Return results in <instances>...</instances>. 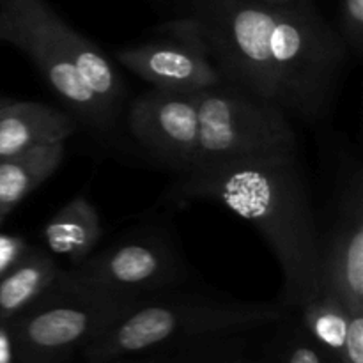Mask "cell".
<instances>
[{"mask_svg": "<svg viewBox=\"0 0 363 363\" xmlns=\"http://www.w3.org/2000/svg\"><path fill=\"white\" fill-rule=\"evenodd\" d=\"M294 312L307 335L333 360L340 363L350 315L353 312L342 298L335 291L321 287Z\"/></svg>", "mask_w": 363, "mask_h": 363, "instance_id": "15", "label": "cell"}, {"mask_svg": "<svg viewBox=\"0 0 363 363\" xmlns=\"http://www.w3.org/2000/svg\"><path fill=\"white\" fill-rule=\"evenodd\" d=\"M0 41L30 59L77 123L98 133L113 130L126 96L116 64L48 0H0Z\"/></svg>", "mask_w": 363, "mask_h": 363, "instance_id": "3", "label": "cell"}, {"mask_svg": "<svg viewBox=\"0 0 363 363\" xmlns=\"http://www.w3.org/2000/svg\"><path fill=\"white\" fill-rule=\"evenodd\" d=\"M194 99L199 116L195 167L296 151L293 117L280 106L227 82L195 92Z\"/></svg>", "mask_w": 363, "mask_h": 363, "instance_id": "6", "label": "cell"}, {"mask_svg": "<svg viewBox=\"0 0 363 363\" xmlns=\"http://www.w3.org/2000/svg\"><path fill=\"white\" fill-rule=\"evenodd\" d=\"M32 245L23 236L0 233V279L23 257Z\"/></svg>", "mask_w": 363, "mask_h": 363, "instance_id": "19", "label": "cell"}, {"mask_svg": "<svg viewBox=\"0 0 363 363\" xmlns=\"http://www.w3.org/2000/svg\"><path fill=\"white\" fill-rule=\"evenodd\" d=\"M272 363H339L307 335L300 323L286 330L277 340Z\"/></svg>", "mask_w": 363, "mask_h": 363, "instance_id": "16", "label": "cell"}, {"mask_svg": "<svg viewBox=\"0 0 363 363\" xmlns=\"http://www.w3.org/2000/svg\"><path fill=\"white\" fill-rule=\"evenodd\" d=\"M64 279L110 296L142 301L179 289L186 264L167 238L140 234L92 252L80 264L64 269Z\"/></svg>", "mask_w": 363, "mask_h": 363, "instance_id": "7", "label": "cell"}, {"mask_svg": "<svg viewBox=\"0 0 363 363\" xmlns=\"http://www.w3.org/2000/svg\"><path fill=\"white\" fill-rule=\"evenodd\" d=\"M103 363H174V362H151V360H135V358H121V360H110ZM222 363H247V362H222Z\"/></svg>", "mask_w": 363, "mask_h": 363, "instance_id": "21", "label": "cell"}, {"mask_svg": "<svg viewBox=\"0 0 363 363\" xmlns=\"http://www.w3.org/2000/svg\"><path fill=\"white\" fill-rule=\"evenodd\" d=\"M340 363H363V311L351 312Z\"/></svg>", "mask_w": 363, "mask_h": 363, "instance_id": "18", "label": "cell"}, {"mask_svg": "<svg viewBox=\"0 0 363 363\" xmlns=\"http://www.w3.org/2000/svg\"><path fill=\"white\" fill-rule=\"evenodd\" d=\"M282 303H248L183 294L179 289L131 305L108 328L84 347L87 362L135 358L183 340L222 337L282 323Z\"/></svg>", "mask_w": 363, "mask_h": 363, "instance_id": "4", "label": "cell"}, {"mask_svg": "<svg viewBox=\"0 0 363 363\" xmlns=\"http://www.w3.org/2000/svg\"><path fill=\"white\" fill-rule=\"evenodd\" d=\"M4 220H6V218H4V216L0 215V225H2V222H4Z\"/></svg>", "mask_w": 363, "mask_h": 363, "instance_id": "23", "label": "cell"}, {"mask_svg": "<svg viewBox=\"0 0 363 363\" xmlns=\"http://www.w3.org/2000/svg\"><path fill=\"white\" fill-rule=\"evenodd\" d=\"M66 142L39 145L0 160V215L6 218L62 165Z\"/></svg>", "mask_w": 363, "mask_h": 363, "instance_id": "14", "label": "cell"}, {"mask_svg": "<svg viewBox=\"0 0 363 363\" xmlns=\"http://www.w3.org/2000/svg\"><path fill=\"white\" fill-rule=\"evenodd\" d=\"M89 363H103V362H89Z\"/></svg>", "mask_w": 363, "mask_h": 363, "instance_id": "24", "label": "cell"}, {"mask_svg": "<svg viewBox=\"0 0 363 363\" xmlns=\"http://www.w3.org/2000/svg\"><path fill=\"white\" fill-rule=\"evenodd\" d=\"M138 301L77 286L64 272L48 294L11 319L16 363H64Z\"/></svg>", "mask_w": 363, "mask_h": 363, "instance_id": "5", "label": "cell"}, {"mask_svg": "<svg viewBox=\"0 0 363 363\" xmlns=\"http://www.w3.org/2000/svg\"><path fill=\"white\" fill-rule=\"evenodd\" d=\"M350 55L360 59L363 52V0H340L339 30Z\"/></svg>", "mask_w": 363, "mask_h": 363, "instance_id": "17", "label": "cell"}, {"mask_svg": "<svg viewBox=\"0 0 363 363\" xmlns=\"http://www.w3.org/2000/svg\"><path fill=\"white\" fill-rule=\"evenodd\" d=\"M0 363H16L13 332H11L9 321L0 323Z\"/></svg>", "mask_w": 363, "mask_h": 363, "instance_id": "20", "label": "cell"}, {"mask_svg": "<svg viewBox=\"0 0 363 363\" xmlns=\"http://www.w3.org/2000/svg\"><path fill=\"white\" fill-rule=\"evenodd\" d=\"M162 27L191 35L227 84L294 113L311 105L342 60L339 32L312 0H177Z\"/></svg>", "mask_w": 363, "mask_h": 363, "instance_id": "1", "label": "cell"}, {"mask_svg": "<svg viewBox=\"0 0 363 363\" xmlns=\"http://www.w3.org/2000/svg\"><path fill=\"white\" fill-rule=\"evenodd\" d=\"M41 236L45 250L77 266L101 241L103 223L96 206L85 195H77L45 223Z\"/></svg>", "mask_w": 363, "mask_h": 363, "instance_id": "12", "label": "cell"}, {"mask_svg": "<svg viewBox=\"0 0 363 363\" xmlns=\"http://www.w3.org/2000/svg\"><path fill=\"white\" fill-rule=\"evenodd\" d=\"M64 268L45 248H28L27 254L0 279V323L23 314L52 291Z\"/></svg>", "mask_w": 363, "mask_h": 363, "instance_id": "13", "label": "cell"}, {"mask_svg": "<svg viewBox=\"0 0 363 363\" xmlns=\"http://www.w3.org/2000/svg\"><path fill=\"white\" fill-rule=\"evenodd\" d=\"M169 199L218 202L250 223L282 269L289 312L321 289V229L298 151L199 165L179 174Z\"/></svg>", "mask_w": 363, "mask_h": 363, "instance_id": "2", "label": "cell"}, {"mask_svg": "<svg viewBox=\"0 0 363 363\" xmlns=\"http://www.w3.org/2000/svg\"><path fill=\"white\" fill-rule=\"evenodd\" d=\"M266 4H273V6H287V4L300 2V0H262Z\"/></svg>", "mask_w": 363, "mask_h": 363, "instance_id": "22", "label": "cell"}, {"mask_svg": "<svg viewBox=\"0 0 363 363\" xmlns=\"http://www.w3.org/2000/svg\"><path fill=\"white\" fill-rule=\"evenodd\" d=\"M77 126L69 112L55 106L0 98V160L39 145L66 142Z\"/></svg>", "mask_w": 363, "mask_h": 363, "instance_id": "11", "label": "cell"}, {"mask_svg": "<svg viewBox=\"0 0 363 363\" xmlns=\"http://www.w3.org/2000/svg\"><path fill=\"white\" fill-rule=\"evenodd\" d=\"M128 128L135 140L179 174L199 162V116L194 94L151 89L128 108Z\"/></svg>", "mask_w": 363, "mask_h": 363, "instance_id": "8", "label": "cell"}, {"mask_svg": "<svg viewBox=\"0 0 363 363\" xmlns=\"http://www.w3.org/2000/svg\"><path fill=\"white\" fill-rule=\"evenodd\" d=\"M162 38L117 50L116 60L151 89L195 94L220 84L218 69L191 35L158 25Z\"/></svg>", "mask_w": 363, "mask_h": 363, "instance_id": "10", "label": "cell"}, {"mask_svg": "<svg viewBox=\"0 0 363 363\" xmlns=\"http://www.w3.org/2000/svg\"><path fill=\"white\" fill-rule=\"evenodd\" d=\"M337 209L321 233V287L332 289L351 311H363V177L362 167L344 169Z\"/></svg>", "mask_w": 363, "mask_h": 363, "instance_id": "9", "label": "cell"}]
</instances>
